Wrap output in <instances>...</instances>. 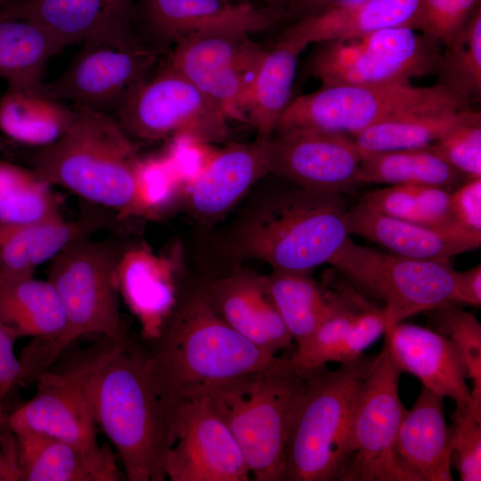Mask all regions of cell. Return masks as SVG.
<instances>
[{"label": "cell", "instance_id": "obj_1", "mask_svg": "<svg viewBox=\"0 0 481 481\" xmlns=\"http://www.w3.org/2000/svg\"><path fill=\"white\" fill-rule=\"evenodd\" d=\"M146 341L167 431L180 404L257 371L277 356L227 324L209 305L199 282L177 291L171 310Z\"/></svg>", "mask_w": 481, "mask_h": 481}, {"label": "cell", "instance_id": "obj_2", "mask_svg": "<svg viewBox=\"0 0 481 481\" xmlns=\"http://www.w3.org/2000/svg\"><path fill=\"white\" fill-rule=\"evenodd\" d=\"M342 194L296 189L257 198L214 240L228 267L258 260L273 270L310 273L349 238Z\"/></svg>", "mask_w": 481, "mask_h": 481}, {"label": "cell", "instance_id": "obj_3", "mask_svg": "<svg viewBox=\"0 0 481 481\" xmlns=\"http://www.w3.org/2000/svg\"><path fill=\"white\" fill-rule=\"evenodd\" d=\"M74 108L76 117L68 132L37 149L27 162L45 181L86 202L124 219L144 216L137 178L140 159L131 137L110 113Z\"/></svg>", "mask_w": 481, "mask_h": 481}, {"label": "cell", "instance_id": "obj_4", "mask_svg": "<svg viewBox=\"0 0 481 481\" xmlns=\"http://www.w3.org/2000/svg\"><path fill=\"white\" fill-rule=\"evenodd\" d=\"M315 370L276 356L202 395L233 435L256 481H283L290 426Z\"/></svg>", "mask_w": 481, "mask_h": 481}, {"label": "cell", "instance_id": "obj_5", "mask_svg": "<svg viewBox=\"0 0 481 481\" xmlns=\"http://www.w3.org/2000/svg\"><path fill=\"white\" fill-rule=\"evenodd\" d=\"M128 244L117 239L73 241L57 254L47 270L65 312L67 326L57 340L32 342L19 358L20 380L35 382L76 339L86 334L126 336L119 310L118 270Z\"/></svg>", "mask_w": 481, "mask_h": 481}, {"label": "cell", "instance_id": "obj_6", "mask_svg": "<svg viewBox=\"0 0 481 481\" xmlns=\"http://www.w3.org/2000/svg\"><path fill=\"white\" fill-rule=\"evenodd\" d=\"M94 420L118 451L129 481H163L167 427L145 346L126 339L102 369Z\"/></svg>", "mask_w": 481, "mask_h": 481}, {"label": "cell", "instance_id": "obj_7", "mask_svg": "<svg viewBox=\"0 0 481 481\" xmlns=\"http://www.w3.org/2000/svg\"><path fill=\"white\" fill-rule=\"evenodd\" d=\"M375 355L316 369L294 415L283 481H334L348 453L358 392Z\"/></svg>", "mask_w": 481, "mask_h": 481}, {"label": "cell", "instance_id": "obj_8", "mask_svg": "<svg viewBox=\"0 0 481 481\" xmlns=\"http://www.w3.org/2000/svg\"><path fill=\"white\" fill-rule=\"evenodd\" d=\"M467 108L438 84L428 87L412 86L411 82L322 85L313 93L292 99L274 133L311 130L354 136L398 116Z\"/></svg>", "mask_w": 481, "mask_h": 481}, {"label": "cell", "instance_id": "obj_9", "mask_svg": "<svg viewBox=\"0 0 481 481\" xmlns=\"http://www.w3.org/2000/svg\"><path fill=\"white\" fill-rule=\"evenodd\" d=\"M126 338L102 336L61 367L39 374L33 397L6 419L12 431L40 432L83 448L100 447L94 412L95 387L102 369Z\"/></svg>", "mask_w": 481, "mask_h": 481}, {"label": "cell", "instance_id": "obj_10", "mask_svg": "<svg viewBox=\"0 0 481 481\" xmlns=\"http://www.w3.org/2000/svg\"><path fill=\"white\" fill-rule=\"evenodd\" d=\"M67 69L43 84L40 92L74 107L109 113L118 106L155 64L159 50L141 37L135 24L102 30L83 42Z\"/></svg>", "mask_w": 481, "mask_h": 481}, {"label": "cell", "instance_id": "obj_11", "mask_svg": "<svg viewBox=\"0 0 481 481\" xmlns=\"http://www.w3.org/2000/svg\"><path fill=\"white\" fill-rule=\"evenodd\" d=\"M329 264L384 302L385 332L412 315L455 303L456 271L449 259L385 254L348 238Z\"/></svg>", "mask_w": 481, "mask_h": 481}, {"label": "cell", "instance_id": "obj_12", "mask_svg": "<svg viewBox=\"0 0 481 481\" xmlns=\"http://www.w3.org/2000/svg\"><path fill=\"white\" fill-rule=\"evenodd\" d=\"M410 27L319 44L308 69L322 85L407 83L435 73L436 40Z\"/></svg>", "mask_w": 481, "mask_h": 481}, {"label": "cell", "instance_id": "obj_13", "mask_svg": "<svg viewBox=\"0 0 481 481\" xmlns=\"http://www.w3.org/2000/svg\"><path fill=\"white\" fill-rule=\"evenodd\" d=\"M400 370L385 343L360 387L348 453L339 481H411L395 453L406 409L399 396Z\"/></svg>", "mask_w": 481, "mask_h": 481}, {"label": "cell", "instance_id": "obj_14", "mask_svg": "<svg viewBox=\"0 0 481 481\" xmlns=\"http://www.w3.org/2000/svg\"><path fill=\"white\" fill-rule=\"evenodd\" d=\"M114 112L130 137L144 141L183 135L218 142L229 134L224 113L194 85L167 66L152 79L135 86Z\"/></svg>", "mask_w": 481, "mask_h": 481}, {"label": "cell", "instance_id": "obj_15", "mask_svg": "<svg viewBox=\"0 0 481 481\" xmlns=\"http://www.w3.org/2000/svg\"><path fill=\"white\" fill-rule=\"evenodd\" d=\"M241 31L191 35L174 45L167 67L194 85L227 118L248 123L245 107L265 47Z\"/></svg>", "mask_w": 481, "mask_h": 481}, {"label": "cell", "instance_id": "obj_16", "mask_svg": "<svg viewBox=\"0 0 481 481\" xmlns=\"http://www.w3.org/2000/svg\"><path fill=\"white\" fill-rule=\"evenodd\" d=\"M165 463L171 481H249L243 453L233 435L204 396L180 404L168 427Z\"/></svg>", "mask_w": 481, "mask_h": 481}, {"label": "cell", "instance_id": "obj_17", "mask_svg": "<svg viewBox=\"0 0 481 481\" xmlns=\"http://www.w3.org/2000/svg\"><path fill=\"white\" fill-rule=\"evenodd\" d=\"M362 154L346 135L288 130L270 138V173L296 185L343 193L359 182Z\"/></svg>", "mask_w": 481, "mask_h": 481}, {"label": "cell", "instance_id": "obj_18", "mask_svg": "<svg viewBox=\"0 0 481 481\" xmlns=\"http://www.w3.org/2000/svg\"><path fill=\"white\" fill-rule=\"evenodd\" d=\"M141 20L158 50L201 32L233 30L248 34L272 29L278 13L249 1L138 0Z\"/></svg>", "mask_w": 481, "mask_h": 481}, {"label": "cell", "instance_id": "obj_19", "mask_svg": "<svg viewBox=\"0 0 481 481\" xmlns=\"http://www.w3.org/2000/svg\"><path fill=\"white\" fill-rule=\"evenodd\" d=\"M327 308L311 338L290 356L306 370L344 363L360 357L386 330L383 307L368 301L353 287L326 289Z\"/></svg>", "mask_w": 481, "mask_h": 481}, {"label": "cell", "instance_id": "obj_20", "mask_svg": "<svg viewBox=\"0 0 481 481\" xmlns=\"http://www.w3.org/2000/svg\"><path fill=\"white\" fill-rule=\"evenodd\" d=\"M199 283L215 312L259 348L277 355L291 347L292 338L272 298L266 276L236 265Z\"/></svg>", "mask_w": 481, "mask_h": 481}, {"label": "cell", "instance_id": "obj_21", "mask_svg": "<svg viewBox=\"0 0 481 481\" xmlns=\"http://www.w3.org/2000/svg\"><path fill=\"white\" fill-rule=\"evenodd\" d=\"M73 220L63 218L29 223H0V276L33 277L37 267L52 260L75 240L102 231L119 232L124 218L88 202Z\"/></svg>", "mask_w": 481, "mask_h": 481}, {"label": "cell", "instance_id": "obj_22", "mask_svg": "<svg viewBox=\"0 0 481 481\" xmlns=\"http://www.w3.org/2000/svg\"><path fill=\"white\" fill-rule=\"evenodd\" d=\"M270 138L232 143L210 159L186 200L188 211L198 223L216 222L270 173Z\"/></svg>", "mask_w": 481, "mask_h": 481}, {"label": "cell", "instance_id": "obj_23", "mask_svg": "<svg viewBox=\"0 0 481 481\" xmlns=\"http://www.w3.org/2000/svg\"><path fill=\"white\" fill-rule=\"evenodd\" d=\"M392 358L400 371L418 378L426 388L451 398L456 408H470L463 360L454 344L436 330L400 322L385 333Z\"/></svg>", "mask_w": 481, "mask_h": 481}, {"label": "cell", "instance_id": "obj_24", "mask_svg": "<svg viewBox=\"0 0 481 481\" xmlns=\"http://www.w3.org/2000/svg\"><path fill=\"white\" fill-rule=\"evenodd\" d=\"M13 434L20 481H120L126 477L107 445L87 449L40 432Z\"/></svg>", "mask_w": 481, "mask_h": 481}, {"label": "cell", "instance_id": "obj_25", "mask_svg": "<svg viewBox=\"0 0 481 481\" xmlns=\"http://www.w3.org/2000/svg\"><path fill=\"white\" fill-rule=\"evenodd\" d=\"M421 0H359L293 20L280 37L304 49L310 44L359 37L381 29H416Z\"/></svg>", "mask_w": 481, "mask_h": 481}, {"label": "cell", "instance_id": "obj_26", "mask_svg": "<svg viewBox=\"0 0 481 481\" xmlns=\"http://www.w3.org/2000/svg\"><path fill=\"white\" fill-rule=\"evenodd\" d=\"M346 224L350 234L366 238L394 254L416 259L447 260L481 245V233L397 219L362 201L347 211Z\"/></svg>", "mask_w": 481, "mask_h": 481}, {"label": "cell", "instance_id": "obj_27", "mask_svg": "<svg viewBox=\"0 0 481 481\" xmlns=\"http://www.w3.org/2000/svg\"><path fill=\"white\" fill-rule=\"evenodd\" d=\"M444 397L425 387L406 410L395 453L411 481H452V429L445 422Z\"/></svg>", "mask_w": 481, "mask_h": 481}, {"label": "cell", "instance_id": "obj_28", "mask_svg": "<svg viewBox=\"0 0 481 481\" xmlns=\"http://www.w3.org/2000/svg\"><path fill=\"white\" fill-rule=\"evenodd\" d=\"M1 10L43 26L67 45L112 27L137 23L134 0H4Z\"/></svg>", "mask_w": 481, "mask_h": 481}, {"label": "cell", "instance_id": "obj_29", "mask_svg": "<svg viewBox=\"0 0 481 481\" xmlns=\"http://www.w3.org/2000/svg\"><path fill=\"white\" fill-rule=\"evenodd\" d=\"M0 323L19 337L51 343L67 326L64 309L49 281L0 276Z\"/></svg>", "mask_w": 481, "mask_h": 481}, {"label": "cell", "instance_id": "obj_30", "mask_svg": "<svg viewBox=\"0 0 481 481\" xmlns=\"http://www.w3.org/2000/svg\"><path fill=\"white\" fill-rule=\"evenodd\" d=\"M0 2V78L9 89L40 92L46 64L67 45L43 26L6 15Z\"/></svg>", "mask_w": 481, "mask_h": 481}, {"label": "cell", "instance_id": "obj_31", "mask_svg": "<svg viewBox=\"0 0 481 481\" xmlns=\"http://www.w3.org/2000/svg\"><path fill=\"white\" fill-rule=\"evenodd\" d=\"M305 49L296 42L278 37L265 48L248 94L245 114L257 137L270 138L292 101L299 54Z\"/></svg>", "mask_w": 481, "mask_h": 481}, {"label": "cell", "instance_id": "obj_32", "mask_svg": "<svg viewBox=\"0 0 481 481\" xmlns=\"http://www.w3.org/2000/svg\"><path fill=\"white\" fill-rule=\"evenodd\" d=\"M167 262L141 246H129L118 265L119 291L143 324L145 338L154 336L171 310L176 293Z\"/></svg>", "mask_w": 481, "mask_h": 481}, {"label": "cell", "instance_id": "obj_33", "mask_svg": "<svg viewBox=\"0 0 481 481\" xmlns=\"http://www.w3.org/2000/svg\"><path fill=\"white\" fill-rule=\"evenodd\" d=\"M75 117L74 107L41 92L7 88L0 97V131L14 144L51 145L68 132Z\"/></svg>", "mask_w": 481, "mask_h": 481}, {"label": "cell", "instance_id": "obj_34", "mask_svg": "<svg viewBox=\"0 0 481 481\" xmlns=\"http://www.w3.org/2000/svg\"><path fill=\"white\" fill-rule=\"evenodd\" d=\"M361 154L360 183L428 185L451 191L463 175L433 144L417 149Z\"/></svg>", "mask_w": 481, "mask_h": 481}, {"label": "cell", "instance_id": "obj_35", "mask_svg": "<svg viewBox=\"0 0 481 481\" xmlns=\"http://www.w3.org/2000/svg\"><path fill=\"white\" fill-rule=\"evenodd\" d=\"M469 109L409 113L375 124L351 136L361 152H380L429 146L460 123Z\"/></svg>", "mask_w": 481, "mask_h": 481}, {"label": "cell", "instance_id": "obj_36", "mask_svg": "<svg viewBox=\"0 0 481 481\" xmlns=\"http://www.w3.org/2000/svg\"><path fill=\"white\" fill-rule=\"evenodd\" d=\"M266 280L276 308L298 348L311 338L324 316L326 288L305 272L273 270Z\"/></svg>", "mask_w": 481, "mask_h": 481}, {"label": "cell", "instance_id": "obj_37", "mask_svg": "<svg viewBox=\"0 0 481 481\" xmlns=\"http://www.w3.org/2000/svg\"><path fill=\"white\" fill-rule=\"evenodd\" d=\"M63 218L60 197L31 167L0 158V223L29 224Z\"/></svg>", "mask_w": 481, "mask_h": 481}, {"label": "cell", "instance_id": "obj_38", "mask_svg": "<svg viewBox=\"0 0 481 481\" xmlns=\"http://www.w3.org/2000/svg\"><path fill=\"white\" fill-rule=\"evenodd\" d=\"M435 73L446 91L467 107L481 96V9L475 10L462 29L445 45Z\"/></svg>", "mask_w": 481, "mask_h": 481}, {"label": "cell", "instance_id": "obj_39", "mask_svg": "<svg viewBox=\"0 0 481 481\" xmlns=\"http://www.w3.org/2000/svg\"><path fill=\"white\" fill-rule=\"evenodd\" d=\"M436 332L448 338L457 347L471 380L469 410L481 418V326L471 313L453 304L430 311Z\"/></svg>", "mask_w": 481, "mask_h": 481}, {"label": "cell", "instance_id": "obj_40", "mask_svg": "<svg viewBox=\"0 0 481 481\" xmlns=\"http://www.w3.org/2000/svg\"><path fill=\"white\" fill-rule=\"evenodd\" d=\"M433 145L458 171L469 178L481 177V114L467 116Z\"/></svg>", "mask_w": 481, "mask_h": 481}, {"label": "cell", "instance_id": "obj_41", "mask_svg": "<svg viewBox=\"0 0 481 481\" xmlns=\"http://www.w3.org/2000/svg\"><path fill=\"white\" fill-rule=\"evenodd\" d=\"M479 5V0H421L416 30L445 45Z\"/></svg>", "mask_w": 481, "mask_h": 481}, {"label": "cell", "instance_id": "obj_42", "mask_svg": "<svg viewBox=\"0 0 481 481\" xmlns=\"http://www.w3.org/2000/svg\"><path fill=\"white\" fill-rule=\"evenodd\" d=\"M452 463L461 481L481 480V418L469 408H456L452 415Z\"/></svg>", "mask_w": 481, "mask_h": 481}, {"label": "cell", "instance_id": "obj_43", "mask_svg": "<svg viewBox=\"0 0 481 481\" xmlns=\"http://www.w3.org/2000/svg\"><path fill=\"white\" fill-rule=\"evenodd\" d=\"M420 185H387L362 199L366 206L387 216L422 224Z\"/></svg>", "mask_w": 481, "mask_h": 481}, {"label": "cell", "instance_id": "obj_44", "mask_svg": "<svg viewBox=\"0 0 481 481\" xmlns=\"http://www.w3.org/2000/svg\"><path fill=\"white\" fill-rule=\"evenodd\" d=\"M455 221L464 229L481 233V177L469 180L451 192Z\"/></svg>", "mask_w": 481, "mask_h": 481}, {"label": "cell", "instance_id": "obj_45", "mask_svg": "<svg viewBox=\"0 0 481 481\" xmlns=\"http://www.w3.org/2000/svg\"><path fill=\"white\" fill-rule=\"evenodd\" d=\"M17 338L12 330L0 323V395L3 397L18 382L20 372V361L13 351Z\"/></svg>", "mask_w": 481, "mask_h": 481}, {"label": "cell", "instance_id": "obj_46", "mask_svg": "<svg viewBox=\"0 0 481 481\" xmlns=\"http://www.w3.org/2000/svg\"><path fill=\"white\" fill-rule=\"evenodd\" d=\"M4 399L0 395V481L20 480L15 437L4 417Z\"/></svg>", "mask_w": 481, "mask_h": 481}, {"label": "cell", "instance_id": "obj_47", "mask_svg": "<svg viewBox=\"0 0 481 481\" xmlns=\"http://www.w3.org/2000/svg\"><path fill=\"white\" fill-rule=\"evenodd\" d=\"M455 303L470 306L481 305V265L464 271L455 273L454 282Z\"/></svg>", "mask_w": 481, "mask_h": 481}, {"label": "cell", "instance_id": "obj_48", "mask_svg": "<svg viewBox=\"0 0 481 481\" xmlns=\"http://www.w3.org/2000/svg\"><path fill=\"white\" fill-rule=\"evenodd\" d=\"M359 0H292L285 10V18L294 20L308 14L321 12Z\"/></svg>", "mask_w": 481, "mask_h": 481}, {"label": "cell", "instance_id": "obj_49", "mask_svg": "<svg viewBox=\"0 0 481 481\" xmlns=\"http://www.w3.org/2000/svg\"><path fill=\"white\" fill-rule=\"evenodd\" d=\"M243 1V0H240ZM263 2L262 6L267 8L279 15L282 19H285L284 13L288 5L292 2V0H261Z\"/></svg>", "mask_w": 481, "mask_h": 481}, {"label": "cell", "instance_id": "obj_50", "mask_svg": "<svg viewBox=\"0 0 481 481\" xmlns=\"http://www.w3.org/2000/svg\"><path fill=\"white\" fill-rule=\"evenodd\" d=\"M13 144L14 143L9 140L0 138V156L2 154L6 155Z\"/></svg>", "mask_w": 481, "mask_h": 481}, {"label": "cell", "instance_id": "obj_51", "mask_svg": "<svg viewBox=\"0 0 481 481\" xmlns=\"http://www.w3.org/2000/svg\"><path fill=\"white\" fill-rule=\"evenodd\" d=\"M235 1H239V0H235Z\"/></svg>", "mask_w": 481, "mask_h": 481}]
</instances>
